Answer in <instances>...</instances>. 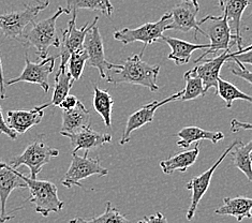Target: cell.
<instances>
[{
    "mask_svg": "<svg viewBox=\"0 0 252 223\" xmlns=\"http://www.w3.org/2000/svg\"><path fill=\"white\" fill-rule=\"evenodd\" d=\"M239 141L232 142L230 145L227 146V148L224 150V152L222 153L220 158L216 161L207 171L202 173L201 175H199V176L193 177L187 185H186V188L191 191V203H190V206H189L188 212H187V220L188 221H191L192 219H193V217L196 212V208H197V206H199L202 197L204 196V194L206 193V191L208 190L209 186H211L212 178H213V175H214L215 171L217 170V167L222 163V162H223V160L226 158L227 155L232 152L233 148L235 147V145Z\"/></svg>",
    "mask_w": 252,
    "mask_h": 223,
    "instance_id": "obj_10",
    "label": "cell"
},
{
    "mask_svg": "<svg viewBox=\"0 0 252 223\" xmlns=\"http://www.w3.org/2000/svg\"><path fill=\"white\" fill-rule=\"evenodd\" d=\"M222 12L226 15L229 25L233 34L235 35V43L237 49H243V37L241 32V22L246 8L248 7L249 0H219Z\"/></svg>",
    "mask_w": 252,
    "mask_h": 223,
    "instance_id": "obj_19",
    "label": "cell"
},
{
    "mask_svg": "<svg viewBox=\"0 0 252 223\" xmlns=\"http://www.w3.org/2000/svg\"><path fill=\"white\" fill-rule=\"evenodd\" d=\"M172 22V13L167 12L164 15H162L158 22L145 23L134 29L123 28L121 30H116L113 35L114 39L122 42L124 45L134 43V42H142V43H144V46L140 55L143 56L147 45L153 44L157 41H161V38L164 35V32L170 30Z\"/></svg>",
    "mask_w": 252,
    "mask_h": 223,
    "instance_id": "obj_5",
    "label": "cell"
},
{
    "mask_svg": "<svg viewBox=\"0 0 252 223\" xmlns=\"http://www.w3.org/2000/svg\"><path fill=\"white\" fill-rule=\"evenodd\" d=\"M64 13V8L59 7L55 14H53L51 17H47L40 22L32 23V28L26 29L19 41L26 49L33 47L37 51V55L40 59L46 58L50 47L61 46V39L57 33L56 22L58 17Z\"/></svg>",
    "mask_w": 252,
    "mask_h": 223,
    "instance_id": "obj_2",
    "label": "cell"
},
{
    "mask_svg": "<svg viewBox=\"0 0 252 223\" xmlns=\"http://www.w3.org/2000/svg\"><path fill=\"white\" fill-rule=\"evenodd\" d=\"M251 149L252 140L247 144L239 141L230 153L234 166H236L239 171L243 172L250 183H252V164L249 157Z\"/></svg>",
    "mask_w": 252,
    "mask_h": 223,
    "instance_id": "obj_26",
    "label": "cell"
},
{
    "mask_svg": "<svg viewBox=\"0 0 252 223\" xmlns=\"http://www.w3.org/2000/svg\"><path fill=\"white\" fill-rule=\"evenodd\" d=\"M200 12V4L197 0H182L171 11L173 22L170 25V30L188 32L194 30V38L197 33L204 34L199 22L196 21V15Z\"/></svg>",
    "mask_w": 252,
    "mask_h": 223,
    "instance_id": "obj_13",
    "label": "cell"
},
{
    "mask_svg": "<svg viewBox=\"0 0 252 223\" xmlns=\"http://www.w3.org/2000/svg\"><path fill=\"white\" fill-rule=\"evenodd\" d=\"M137 223H167V219L163 214L158 212L155 215L144 217V218L137 221Z\"/></svg>",
    "mask_w": 252,
    "mask_h": 223,
    "instance_id": "obj_36",
    "label": "cell"
},
{
    "mask_svg": "<svg viewBox=\"0 0 252 223\" xmlns=\"http://www.w3.org/2000/svg\"><path fill=\"white\" fill-rule=\"evenodd\" d=\"M161 41H164L165 43L171 47V54L167 58L170 60H173L175 64L182 65L186 64L190 62L191 55L197 50H207L209 49L211 44H194L190 43V42L184 41L181 39L171 38V37H162Z\"/></svg>",
    "mask_w": 252,
    "mask_h": 223,
    "instance_id": "obj_21",
    "label": "cell"
},
{
    "mask_svg": "<svg viewBox=\"0 0 252 223\" xmlns=\"http://www.w3.org/2000/svg\"><path fill=\"white\" fill-rule=\"evenodd\" d=\"M81 9L99 11L107 17H111L114 12V7L110 0H67L64 14L69 15L72 12H77Z\"/></svg>",
    "mask_w": 252,
    "mask_h": 223,
    "instance_id": "obj_28",
    "label": "cell"
},
{
    "mask_svg": "<svg viewBox=\"0 0 252 223\" xmlns=\"http://www.w3.org/2000/svg\"><path fill=\"white\" fill-rule=\"evenodd\" d=\"M43 136V134H39L20 156L14 157L9 162V165L15 170L23 165L28 166L31 170V178H37L43 166L49 163L52 158L59 156V150L47 146Z\"/></svg>",
    "mask_w": 252,
    "mask_h": 223,
    "instance_id": "obj_7",
    "label": "cell"
},
{
    "mask_svg": "<svg viewBox=\"0 0 252 223\" xmlns=\"http://www.w3.org/2000/svg\"><path fill=\"white\" fill-rule=\"evenodd\" d=\"M50 4V0H34L25 4V9L0 14V30L5 38L17 40L22 37L28 25H32L40 14Z\"/></svg>",
    "mask_w": 252,
    "mask_h": 223,
    "instance_id": "obj_6",
    "label": "cell"
},
{
    "mask_svg": "<svg viewBox=\"0 0 252 223\" xmlns=\"http://www.w3.org/2000/svg\"><path fill=\"white\" fill-rule=\"evenodd\" d=\"M88 62V54L85 49H82L71 54L68 60L67 69L71 76L74 78V81H79L82 77L84 68Z\"/></svg>",
    "mask_w": 252,
    "mask_h": 223,
    "instance_id": "obj_32",
    "label": "cell"
},
{
    "mask_svg": "<svg viewBox=\"0 0 252 223\" xmlns=\"http://www.w3.org/2000/svg\"><path fill=\"white\" fill-rule=\"evenodd\" d=\"M70 138L71 146L73 147L72 154H76L79 150H91L94 148L102 147L105 144L112 142V135L109 133H100V132L94 131L91 126H87L75 133L64 135Z\"/></svg>",
    "mask_w": 252,
    "mask_h": 223,
    "instance_id": "obj_18",
    "label": "cell"
},
{
    "mask_svg": "<svg viewBox=\"0 0 252 223\" xmlns=\"http://www.w3.org/2000/svg\"><path fill=\"white\" fill-rule=\"evenodd\" d=\"M250 216H251V218H252V209H251V212H250Z\"/></svg>",
    "mask_w": 252,
    "mask_h": 223,
    "instance_id": "obj_41",
    "label": "cell"
},
{
    "mask_svg": "<svg viewBox=\"0 0 252 223\" xmlns=\"http://www.w3.org/2000/svg\"><path fill=\"white\" fill-rule=\"evenodd\" d=\"M84 49L88 54L87 63L89 67L97 69L102 80H105L107 71L113 67L114 64L107 62L105 58L103 39H102V34L97 24L87 32L85 41H84Z\"/></svg>",
    "mask_w": 252,
    "mask_h": 223,
    "instance_id": "obj_14",
    "label": "cell"
},
{
    "mask_svg": "<svg viewBox=\"0 0 252 223\" xmlns=\"http://www.w3.org/2000/svg\"><path fill=\"white\" fill-rule=\"evenodd\" d=\"M183 93L184 90L174 94L170 96L169 98L163 99L162 101H157V100L152 101L151 103L143 105L140 110L132 113L127 120V124H126V128L123 132V135H122L121 141H119V144H121L122 146L126 145V144L130 141V136L132 134V132L142 128V127H144L147 124L153 123L155 114L157 112L158 108L166 103H171L173 101H179V99H181V97L183 96Z\"/></svg>",
    "mask_w": 252,
    "mask_h": 223,
    "instance_id": "obj_12",
    "label": "cell"
},
{
    "mask_svg": "<svg viewBox=\"0 0 252 223\" xmlns=\"http://www.w3.org/2000/svg\"><path fill=\"white\" fill-rule=\"evenodd\" d=\"M27 188L26 183L19 176L15 168L0 160V223L13 218L7 213V202L12 191Z\"/></svg>",
    "mask_w": 252,
    "mask_h": 223,
    "instance_id": "obj_15",
    "label": "cell"
},
{
    "mask_svg": "<svg viewBox=\"0 0 252 223\" xmlns=\"http://www.w3.org/2000/svg\"><path fill=\"white\" fill-rule=\"evenodd\" d=\"M17 174L27 185L31 195L26 202L33 204L35 213L47 217L52 213L62 212L64 203L58 196V189L55 184L47 180L32 179L20 172H17Z\"/></svg>",
    "mask_w": 252,
    "mask_h": 223,
    "instance_id": "obj_4",
    "label": "cell"
},
{
    "mask_svg": "<svg viewBox=\"0 0 252 223\" xmlns=\"http://www.w3.org/2000/svg\"><path fill=\"white\" fill-rule=\"evenodd\" d=\"M0 133L5 134L12 141H15L16 138H17V133H16V132H14L13 130L10 128V127L8 126V124H7V122H5V119L3 118L1 106H0Z\"/></svg>",
    "mask_w": 252,
    "mask_h": 223,
    "instance_id": "obj_35",
    "label": "cell"
},
{
    "mask_svg": "<svg viewBox=\"0 0 252 223\" xmlns=\"http://www.w3.org/2000/svg\"><path fill=\"white\" fill-rule=\"evenodd\" d=\"M232 62H234L237 64V67H233V65H230V71L232 72V74L243 78L244 81L248 82L252 85V71H249L246 69L245 65L242 63H239L238 60H232Z\"/></svg>",
    "mask_w": 252,
    "mask_h": 223,
    "instance_id": "obj_33",
    "label": "cell"
},
{
    "mask_svg": "<svg viewBox=\"0 0 252 223\" xmlns=\"http://www.w3.org/2000/svg\"><path fill=\"white\" fill-rule=\"evenodd\" d=\"M57 57L49 56L44 59H41L40 63H32L28 57V53H25V68L22 71V73L14 78H11L9 81H4L5 86H11L14 84L25 82L31 84H37L44 93L47 94L50 90L49 77L53 73L55 68V62Z\"/></svg>",
    "mask_w": 252,
    "mask_h": 223,
    "instance_id": "obj_9",
    "label": "cell"
},
{
    "mask_svg": "<svg viewBox=\"0 0 252 223\" xmlns=\"http://www.w3.org/2000/svg\"><path fill=\"white\" fill-rule=\"evenodd\" d=\"M160 65H152L142 60L141 55L128 57L122 64H113L107 71L105 81L117 86L119 84L142 86L155 93L159 89L157 78Z\"/></svg>",
    "mask_w": 252,
    "mask_h": 223,
    "instance_id": "obj_1",
    "label": "cell"
},
{
    "mask_svg": "<svg viewBox=\"0 0 252 223\" xmlns=\"http://www.w3.org/2000/svg\"><path fill=\"white\" fill-rule=\"evenodd\" d=\"M7 98V86L4 84V75H3V68L1 57H0V99L4 100Z\"/></svg>",
    "mask_w": 252,
    "mask_h": 223,
    "instance_id": "obj_39",
    "label": "cell"
},
{
    "mask_svg": "<svg viewBox=\"0 0 252 223\" xmlns=\"http://www.w3.org/2000/svg\"><path fill=\"white\" fill-rule=\"evenodd\" d=\"M241 130H252V124L250 123H243L239 122L237 119H232L231 120V131L233 133H236V132Z\"/></svg>",
    "mask_w": 252,
    "mask_h": 223,
    "instance_id": "obj_38",
    "label": "cell"
},
{
    "mask_svg": "<svg viewBox=\"0 0 252 223\" xmlns=\"http://www.w3.org/2000/svg\"><path fill=\"white\" fill-rule=\"evenodd\" d=\"M74 82V78L69 73L67 67H59L55 75V86H54L51 104L54 106H59L62 101L69 95Z\"/></svg>",
    "mask_w": 252,
    "mask_h": 223,
    "instance_id": "obj_27",
    "label": "cell"
},
{
    "mask_svg": "<svg viewBox=\"0 0 252 223\" xmlns=\"http://www.w3.org/2000/svg\"><path fill=\"white\" fill-rule=\"evenodd\" d=\"M201 29L204 32V35L211 40V46L200 57H197L194 63L200 62L211 54H216L220 51H225L231 49L235 43V35L233 34L231 27L229 25L226 15L222 12L220 16L207 15L199 22Z\"/></svg>",
    "mask_w": 252,
    "mask_h": 223,
    "instance_id": "obj_3",
    "label": "cell"
},
{
    "mask_svg": "<svg viewBox=\"0 0 252 223\" xmlns=\"http://www.w3.org/2000/svg\"><path fill=\"white\" fill-rule=\"evenodd\" d=\"M216 94L225 102L226 108L232 107L234 100H243L252 104V96L241 92L235 85H233L230 82L222 80L221 77L218 78V87L217 90H216Z\"/></svg>",
    "mask_w": 252,
    "mask_h": 223,
    "instance_id": "obj_29",
    "label": "cell"
},
{
    "mask_svg": "<svg viewBox=\"0 0 252 223\" xmlns=\"http://www.w3.org/2000/svg\"><path fill=\"white\" fill-rule=\"evenodd\" d=\"M99 17L95 16L92 24H86L82 28L76 27V12H72V19L68 22V27L63 32V39L61 41V64L59 67H67L68 60L72 53L84 49V41L86 34L93 26L98 24Z\"/></svg>",
    "mask_w": 252,
    "mask_h": 223,
    "instance_id": "obj_11",
    "label": "cell"
},
{
    "mask_svg": "<svg viewBox=\"0 0 252 223\" xmlns=\"http://www.w3.org/2000/svg\"><path fill=\"white\" fill-rule=\"evenodd\" d=\"M249 157H250V161H251V164H252V149L250 150V153H249Z\"/></svg>",
    "mask_w": 252,
    "mask_h": 223,
    "instance_id": "obj_40",
    "label": "cell"
},
{
    "mask_svg": "<svg viewBox=\"0 0 252 223\" xmlns=\"http://www.w3.org/2000/svg\"><path fill=\"white\" fill-rule=\"evenodd\" d=\"M200 154L199 144L196 143L194 148H192L187 152L179 153L175 156L171 157L167 160H163L160 162V166L162 168V172L166 175L173 174L175 171L179 172H186L190 166L195 163L197 160V157Z\"/></svg>",
    "mask_w": 252,
    "mask_h": 223,
    "instance_id": "obj_24",
    "label": "cell"
},
{
    "mask_svg": "<svg viewBox=\"0 0 252 223\" xmlns=\"http://www.w3.org/2000/svg\"><path fill=\"white\" fill-rule=\"evenodd\" d=\"M69 223H131L127 217L123 215L119 210L114 207L111 202H106L105 210L103 214L98 217H94L91 219L85 218H74L69 221Z\"/></svg>",
    "mask_w": 252,
    "mask_h": 223,
    "instance_id": "obj_30",
    "label": "cell"
},
{
    "mask_svg": "<svg viewBox=\"0 0 252 223\" xmlns=\"http://www.w3.org/2000/svg\"><path fill=\"white\" fill-rule=\"evenodd\" d=\"M87 126H91V113L79 100L75 107L63 111V124L61 129L62 135L75 133Z\"/></svg>",
    "mask_w": 252,
    "mask_h": 223,
    "instance_id": "obj_20",
    "label": "cell"
},
{
    "mask_svg": "<svg viewBox=\"0 0 252 223\" xmlns=\"http://www.w3.org/2000/svg\"><path fill=\"white\" fill-rule=\"evenodd\" d=\"M251 209L252 197H224L223 205L215 210V215L232 216L238 222H242L245 218H251Z\"/></svg>",
    "mask_w": 252,
    "mask_h": 223,
    "instance_id": "obj_23",
    "label": "cell"
},
{
    "mask_svg": "<svg viewBox=\"0 0 252 223\" xmlns=\"http://www.w3.org/2000/svg\"><path fill=\"white\" fill-rule=\"evenodd\" d=\"M52 104L51 102L35 106L32 110L9 111L7 113V122L10 128L17 134H24L31 130L32 127L41 123L44 116V111Z\"/></svg>",
    "mask_w": 252,
    "mask_h": 223,
    "instance_id": "obj_16",
    "label": "cell"
},
{
    "mask_svg": "<svg viewBox=\"0 0 252 223\" xmlns=\"http://www.w3.org/2000/svg\"><path fill=\"white\" fill-rule=\"evenodd\" d=\"M184 78L186 81V87L179 101L186 102L195 100L200 97H204V96L206 95L202 78L200 76H197L193 70L191 69L186 72Z\"/></svg>",
    "mask_w": 252,
    "mask_h": 223,
    "instance_id": "obj_31",
    "label": "cell"
},
{
    "mask_svg": "<svg viewBox=\"0 0 252 223\" xmlns=\"http://www.w3.org/2000/svg\"><path fill=\"white\" fill-rule=\"evenodd\" d=\"M176 136L179 137V141H177L176 145L181 148H188L192 143H199L203 140H207L213 144H217L224 138V134L220 131H206L194 126L185 127L181 131L177 132Z\"/></svg>",
    "mask_w": 252,
    "mask_h": 223,
    "instance_id": "obj_22",
    "label": "cell"
},
{
    "mask_svg": "<svg viewBox=\"0 0 252 223\" xmlns=\"http://www.w3.org/2000/svg\"><path fill=\"white\" fill-rule=\"evenodd\" d=\"M93 104L94 111L103 119L106 127L112 126V112L114 100L107 90H102L97 85L94 86V100Z\"/></svg>",
    "mask_w": 252,
    "mask_h": 223,
    "instance_id": "obj_25",
    "label": "cell"
},
{
    "mask_svg": "<svg viewBox=\"0 0 252 223\" xmlns=\"http://www.w3.org/2000/svg\"><path fill=\"white\" fill-rule=\"evenodd\" d=\"M77 102H79V99H77L75 96L68 95L67 97H65L62 101V103L59 104V107H61L63 111H64V110H71V108H73V107L76 106Z\"/></svg>",
    "mask_w": 252,
    "mask_h": 223,
    "instance_id": "obj_37",
    "label": "cell"
},
{
    "mask_svg": "<svg viewBox=\"0 0 252 223\" xmlns=\"http://www.w3.org/2000/svg\"><path fill=\"white\" fill-rule=\"evenodd\" d=\"M88 154L89 150H85V154L83 157L72 154L70 167L63 178V186L65 188L71 189L74 186L83 188L81 180L91 177L93 175L106 176L109 174V170L101 165L100 159L91 158V157H88Z\"/></svg>",
    "mask_w": 252,
    "mask_h": 223,
    "instance_id": "obj_8",
    "label": "cell"
},
{
    "mask_svg": "<svg viewBox=\"0 0 252 223\" xmlns=\"http://www.w3.org/2000/svg\"><path fill=\"white\" fill-rule=\"evenodd\" d=\"M232 60H238V62L242 63L243 64H247L252 65V47L250 50L243 53L239 50H237V52H232L230 62H232Z\"/></svg>",
    "mask_w": 252,
    "mask_h": 223,
    "instance_id": "obj_34",
    "label": "cell"
},
{
    "mask_svg": "<svg viewBox=\"0 0 252 223\" xmlns=\"http://www.w3.org/2000/svg\"><path fill=\"white\" fill-rule=\"evenodd\" d=\"M232 55L231 49L225 50L220 54L219 56L207 59L205 62H200L193 70L194 73L200 76L204 84V88L207 93L211 88H215L217 90L218 87V78L220 77V71L223 67V64L227 62H230V58Z\"/></svg>",
    "mask_w": 252,
    "mask_h": 223,
    "instance_id": "obj_17",
    "label": "cell"
}]
</instances>
